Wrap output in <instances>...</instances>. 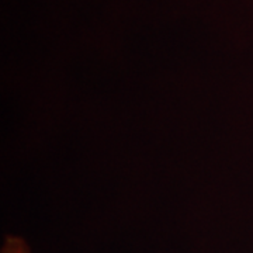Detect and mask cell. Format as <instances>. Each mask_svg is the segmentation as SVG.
Segmentation results:
<instances>
[{"label":"cell","instance_id":"1","mask_svg":"<svg viewBox=\"0 0 253 253\" xmlns=\"http://www.w3.org/2000/svg\"><path fill=\"white\" fill-rule=\"evenodd\" d=\"M0 253H31L27 241L17 235H7L1 246Z\"/></svg>","mask_w":253,"mask_h":253}]
</instances>
